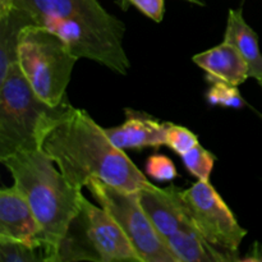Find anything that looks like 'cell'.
<instances>
[{"label": "cell", "instance_id": "ac0fdd59", "mask_svg": "<svg viewBox=\"0 0 262 262\" xmlns=\"http://www.w3.org/2000/svg\"><path fill=\"white\" fill-rule=\"evenodd\" d=\"M238 86L225 83V82H212L211 87L206 94V100L212 106L230 107V109H242L246 105L241 95Z\"/></svg>", "mask_w": 262, "mask_h": 262}, {"label": "cell", "instance_id": "8992f818", "mask_svg": "<svg viewBox=\"0 0 262 262\" xmlns=\"http://www.w3.org/2000/svg\"><path fill=\"white\" fill-rule=\"evenodd\" d=\"M141 262L117 220L84 197L59 246L58 262Z\"/></svg>", "mask_w": 262, "mask_h": 262}, {"label": "cell", "instance_id": "ba28073f", "mask_svg": "<svg viewBox=\"0 0 262 262\" xmlns=\"http://www.w3.org/2000/svg\"><path fill=\"white\" fill-rule=\"evenodd\" d=\"M92 197L122 227L141 262H177L141 206L138 191L117 188L101 181L87 184Z\"/></svg>", "mask_w": 262, "mask_h": 262}, {"label": "cell", "instance_id": "e0dca14e", "mask_svg": "<svg viewBox=\"0 0 262 262\" xmlns=\"http://www.w3.org/2000/svg\"><path fill=\"white\" fill-rule=\"evenodd\" d=\"M179 156L183 165L192 176L196 177L197 179H210L214 170L215 161H216V158L210 151H207L199 143Z\"/></svg>", "mask_w": 262, "mask_h": 262}, {"label": "cell", "instance_id": "8fae6325", "mask_svg": "<svg viewBox=\"0 0 262 262\" xmlns=\"http://www.w3.org/2000/svg\"><path fill=\"white\" fill-rule=\"evenodd\" d=\"M138 199L148 219L164 239L188 225L177 200L176 186L160 188L150 182L138 189Z\"/></svg>", "mask_w": 262, "mask_h": 262}, {"label": "cell", "instance_id": "30bf717a", "mask_svg": "<svg viewBox=\"0 0 262 262\" xmlns=\"http://www.w3.org/2000/svg\"><path fill=\"white\" fill-rule=\"evenodd\" d=\"M168 125L169 122H160L145 113L125 109V122L118 127L104 128V132L120 150H138L166 145Z\"/></svg>", "mask_w": 262, "mask_h": 262}, {"label": "cell", "instance_id": "3957f363", "mask_svg": "<svg viewBox=\"0 0 262 262\" xmlns=\"http://www.w3.org/2000/svg\"><path fill=\"white\" fill-rule=\"evenodd\" d=\"M0 161L42 229L49 262H58L59 246L81 210L84 199L82 189L67 181L43 148L18 151Z\"/></svg>", "mask_w": 262, "mask_h": 262}, {"label": "cell", "instance_id": "7402d4cb", "mask_svg": "<svg viewBox=\"0 0 262 262\" xmlns=\"http://www.w3.org/2000/svg\"><path fill=\"white\" fill-rule=\"evenodd\" d=\"M182 2H187L189 4L199 5V7H205L206 5V0H182Z\"/></svg>", "mask_w": 262, "mask_h": 262}, {"label": "cell", "instance_id": "9a60e30c", "mask_svg": "<svg viewBox=\"0 0 262 262\" xmlns=\"http://www.w3.org/2000/svg\"><path fill=\"white\" fill-rule=\"evenodd\" d=\"M30 25H33L32 20L17 8L0 12V81L17 64L20 32Z\"/></svg>", "mask_w": 262, "mask_h": 262}, {"label": "cell", "instance_id": "603a6c76", "mask_svg": "<svg viewBox=\"0 0 262 262\" xmlns=\"http://www.w3.org/2000/svg\"><path fill=\"white\" fill-rule=\"evenodd\" d=\"M258 84H260V87H261V89H262V79H261L260 82H258Z\"/></svg>", "mask_w": 262, "mask_h": 262}, {"label": "cell", "instance_id": "277c9868", "mask_svg": "<svg viewBox=\"0 0 262 262\" xmlns=\"http://www.w3.org/2000/svg\"><path fill=\"white\" fill-rule=\"evenodd\" d=\"M50 106L36 95L14 64L0 81V159L18 151L42 148L43 140L59 115L69 106Z\"/></svg>", "mask_w": 262, "mask_h": 262}, {"label": "cell", "instance_id": "d6986e66", "mask_svg": "<svg viewBox=\"0 0 262 262\" xmlns=\"http://www.w3.org/2000/svg\"><path fill=\"white\" fill-rule=\"evenodd\" d=\"M196 145H199V137L193 132L186 127L169 123L166 130V146L174 152L182 155Z\"/></svg>", "mask_w": 262, "mask_h": 262}, {"label": "cell", "instance_id": "5bb4252c", "mask_svg": "<svg viewBox=\"0 0 262 262\" xmlns=\"http://www.w3.org/2000/svg\"><path fill=\"white\" fill-rule=\"evenodd\" d=\"M223 41L229 42L239 51L248 66L250 78L260 82L262 79V54L258 45V36L246 22L242 8L229 10Z\"/></svg>", "mask_w": 262, "mask_h": 262}, {"label": "cell", "instance_id": "7c38bea8", "mask_svg": "<svg viewBox=\"0 0 262 262\" xmlns=\"http://www.w3.org/2000/svg\"><path fill=\"white\" fill-rule=\"evenodd\" d=\"M192 60L206 73L207 81L211 83L220 81L239 86L250 78L246 60L234 46L225 41L209 50L196 54Z\"/></svg>", "mask_w": 262, "mask_h": 262}, {"label": "cell", "instance_id": "9c48e42d", "mask_svg": "<svg viewBox=\"0 0 262 262\" xmlns=\"http://www.w3.org/2000/svg\"><path fill=\"white\" fill-rule=\"evenodd\" d=\"M0 238L42 246L46 250L42 229L30 204L14 184L0 191Z\"/></svg>", "mask_w": 262, "mask_h": 262}, {"label": "cell", "instance_id": "ffe728a7", "mask_svg": "<svg viewBox=\"0 0 262 262\" xmlns=\"http://www.w3.org/2000/svg\"><path fill=\"white\" fill-rule=\"evenodd\" d=\"M145 169L147 176L158 182H171L178 177L173 161L168 156L160 154L151 155L146 161Z\"/></svg>", "mask_w": 262, "mask_h": 262}, {"label": "cell", "instance_id": "5b68a950", "mask_svg": "<svg viewBox=\"0 0 262 262\" xmlns=\"http://www.w3.org/2000/svg\"><path fill=\"white\" fill-rule=\"evenodd\" d=\"M77 58L58 35L37 25L20 32L17 63L30 86L45 104L67 102V89Z\"/></svg>", "mask_w": 262, "mask_h": 262}, {"label": "cell", "instance_id": "7a4b0ae2", "mask_svg": "<svg viewBox=\"0 0 262 262\" xmlns=\"http://www.w3.org/2000/svg\"><path fill=\"white\" fill-rule=\"evenodd\" d=\"M33 25L66 41L78 59H89L125 76L130 68L124 49L125 25L99 0H8Z\"/></svg>", "mask_w": 262, "mask_h": 262}, {"label": "cell", "instance_id": "52a82bcc", "mask_svg": "<svg viewBox=\"0 0 262 262\" xmlns=\"http://www.w3.org/2000/svg\"><path fill=\"white\" fill-rule=\"evenodd\" d=\"M176 196L187 223L212 246L239 260L238 252L247 230L242 228L210 179H199L189 188L176 186Z\"/></svg>", "mask_w": 262, "mask_h": 262}, {"label": "cell", "instance_id": "44dd1931", "mask_svg": "<svg viewBox=\"0 0 262 262\" xmlns=\"http://www.w3.org/2000/svg\"><path fill=\"white\" fill-rule=\"evenodd\" d=\"M128 2L154 22H161L164 19L165 0H128Z\"/></svg>", "mask_w": 262, "mask_h": 262}, {"label": "cell", "instance_id": "2e32d148", "mask_svg": "<svg viewBox=\"0 0 262 262\" xmlns=\"http://www.w3.org/2000/svg\"><path fill=\"white\" fill-rule=\"evenodd\" d=\"M0 261L49 262V258L42 246H31L18 241L0 238Z\"/></svg>", "mask_w": 262, "mask_h": 262}, {"label": "cell", "instance_id": "6da1fadb", "mask_svg": "<svg viewBox=\"0 0 262 262\" xmlns=\"http://www.w3.org/2000/svg\"><path fill=\"white\" fill-rule=\"evenodd\" d=\"M42 148L76 188L101 181L117 188L138 191L150 183L145 174L84 110L69 105L54 122Z\"/></svg>", "mask_w": 262, "mask_h": 262}, {"label": "cell", "instance_id": "4fadbf2b", "mask_svg": "<svg viewBox=\"0 0 262 262\" xmlns=\"http://www.w3.org/2000/svg\"><path fill=\"white\" fill-rule=\"evenodd\" d=\"M177 262H228L232 256L212 246L191 225L182 227L165 239Z\"/></svg>", "mask_w": 262, "mask_h": 262}]
</instances>
